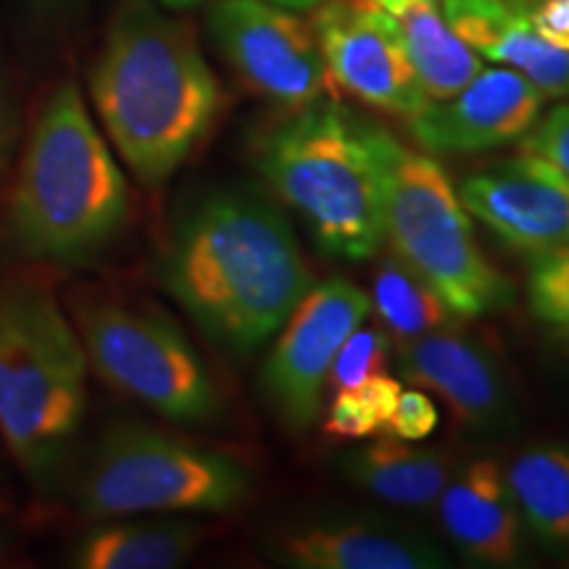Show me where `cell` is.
Here are the masks:
<instances>
[{"mask_svg":"<svg viewBox=\"0 0 569 569\" xmlns=\"http://www.w3.org/2000/svg\"><path fill=\"white\" fill-rule=\"evenodd\" d=\"M159 280L238 359L259 351L315 284L288 219L251 190H211L169 232Z\"/></svg>","mask_w":569,"mask_h":569,"instance_id":"cell-1","label":"cell"},{"mask_svg":"<svg viewBox=\"0 0 569 569\" xmlns=\"http://www.w3.org/2000/svg\"><path fill=\"white\" fill-rule=\"evenodd\" d=\"M111 146L146 188H161L211 132L222 88L196 32L156 0H127L90 71Z\"/></svg>","mask_w":569,"mask_h":569,"instance_id":"cell-2","label":"cell"},{"mask_svg":"<svg viewBox=\"0 0 569 569\" xmlns=\"http://www.w3.org/2000/svg\"><path fill=\"white\" fill-rule=\"evenodd\" d=\"M130 206L127 177L77 82L56 84L34 117L6 201V246L42 264H84L124 232Z\"/></svg>","mask_w":569,"mask_h":569,"instance_id":"cell-3","label":"cell"},{"mask_svg":"<svg viewBox=\"0 0 569 569\" xmlns=\"http://www.w3.org/2000/svg\"><path fill=\"white\" fill-rule=\"evenodd\" d=\"M88 356L46 280L0 277V438L48 493L67 469L88 409Z\"/></svg>","mask_w":569,"mask_h":569,"instance_id":"cell-4","label":"cell"},{"mask_svg":"<svg viewBox=\"0 0 569 569\" xmlns=\"http://www.w3.org/2000/svg\"><path fill=\"white\" fill-rule=\"evenodd\" d=\"M367 119L332 98L288 111L251 138V163L325 253L365 261L382 248Z\"/></svg>","mask_w":569,"mask_h":569,"instance_id":"cell-5","label":"cell"},{"mask_svg":"<svg viewBox=\"0 0 569 569\" xmlns=\"http://www.w3.org/2000/svg\"><path fill=\"white\" fill-rule=\"evenodd\" d=\"M367 134L380 188L382 243L457 319L507 309L515 288L482 253L472 217L440 161L403 146L375 122L367 124Z\"/></svg>","mask_w":569,"mask_h":569,"instance_id":"cell-6","label":"cell"},{"mask_svg":"<svg viewBox=\"0 0 569 569\" xmlns=\"http://www.w3.org/2000/svg\"><path fill=\"white\" fill-rule=\"evenodd\" d=\"M251 472L219 448L153 427H113L92 448L74 498L84 517L219 515L246 501Z\"/></svg>","mask_w":569,"mask_h":569,"instance_id":"cell-7","label":"cell"},{"mask_svg":"<svg viewBox=\"0 0 569 569\" xmlns=\"http://www.w3.org/2000/svg\"><path fill=\"white\" fill-rule=\"evenodd\" d=\"M88 365L119 393L177 425H211L222 393L188 336L151 306L88 296L71 306Z\"/></svg>","mask_w":569,"mask_h":569,"instance_id":"cell-8","label":"cell"},{"mask_svg":"<svg viewBox=\"0 0 569 569\" xmlns=\"http://www.w3.org/2000/svg\"><path fill=\"white\" fill-rule=\"evenodd\" d=\"M209 32L238 80L284 111L332 90L309 21L272 0H213Z\"/></svg>","mask_w":569,"mask_h":569,"instance_id":"cell-9","label":"cell"},{"mask_svg":"<svg viewBox=\"0 0 569 569\" xmlns=\"http://www.w3.org/2000/svg\"><path fill=\"white\" fill-rule=\"evenodd\" d=\"M372 301L359 284L332 277L311 284L290 317L261 369V390L277 419L306 432L322 411L325 382L346 338L365 322Z\"/></svg>","mask_w":569,"mask_h":569,"instance_id":"cell-10","label":"cell"},{"mask_svg":"<svg viewBox=\"0 0 569 569\" xmlns=\"http://www.w3.org/2000/svg\"><path fill=\"white\" fill-rule=\"evenodd\" d=\"M309 24L332 88L403 119L430 103L398 38L393 13L372 0H325L311 9Z\"/></svg>","mask_w":569,"mask_h":569,"instance_id":"cell-11","label":"cell"},{"mask_svg":"<svg viewBox=\"0 0 569 569\" xmlns=\"http://www.w3.org/2000/svg\"><path fill=\"white\" fill-rule=\"evenodd\" d=\"M457 193L478 222L519 253L569 248V177L538 156L519 153L467 174Z\"/></svg>","mask_w":569,"mask_h":569,"instance_id":"cell-12","label":"cell"},{"mask_svg":"<svg viewBox=\"0 0 569 569\" xmlns=\"http://www.w3.org/2000/svg\"><path fill=\"white\" fill-rule=\"evenodd\" d=\"M396 369L409 386L438 396L467 432L496 436L515 419L509 382L493 353L453 325L398 343Z\"/></svg>","mask_w":569,"mask_h":569,"instance_id":"cell-13","label":"cell"},{"mask_svg":"<svg viewBox=\"0 0 569 569\" xmlns=\"http://www.w3.org/2000/svg\"><path fill=\"white\" fill-rule=\"evenodd\" d=\"M546 96L509 67L480 74L448 101H430L407 119L425 153H482L515 146L543 113Z\"/></svg>","mask_w":569,"mask_h":569,"instance_id":"cell-14","label":"cell"},{"mask_svg":"<svg viewBox=\"0 0 569 569\" xmlns=\"http://www.w3.org/2000/svg\"><path fill=\"white\" fill-rule=\"evenodd\" d=\"M440 528L461 557L480 567H515L522 559V517L503 469L472 459L451 475L438 501Z\"/></svg>","mask_w":569,"mask_h":569,"instance_id":"cell-15","label":"cell"},{"mask_svg":"<svg viewBox=\"0 0 569 569\" xmlns=\"http://www.w3.org/2000/svg\"><path fill=\"white\" fill-rule=\"evenodd\" d=\"M440 11L482 59L519 71L546 98H569V51L536 30L530 0H443Z\"/></svg>","mask_w":569,"mask_h":569,"instance_id":"cell-16","label":"cell"},{"mask_svg":"<svg viewBox=\"0 0 569 569\" xmlns=\"http://www.w3.org/2000/svg\"><path fill=\"white\" fill-rule=\"evenodd\" d=\"M274 559L296 569H440L446 551L417 532L377 522H317L277 538Z\"/></svg>","mask_w":569,"mask_h":569,"instance_id":"cell-17","label":"cell"},{"mask_svg":"<svg viewBox=\"0 0 569 569\" xmlns=\"http://www.w3.org/2000/svg\"><path fill=\"white\" fill-rule=\"evenodd\" d=\"M203 528L188 519H101L71 543L80 569H174L193 557Z\"/></svg>","mask_w":569,"mask_h":569,"instance_id":"cell-18","label":"cell"},{"mask_svg":"<svg viewBox=\"0 0 569 569\" xmlns=\"http://www.w3.org/2000/svg\"><path fill=\"white\" fill-rule=\"evenodd\" d=\"M340 469L353 486L407 509L432 507L453 475L451 459L443 453L411 446V440L390 432L351 448Z\"/></svg>","mask_w":569,"mask_h":569,"instance_id":"cell-19","label":"cell"},{"mask_svg":"<svg viewBox=\"0 0 569 569\" xmlns=\"http://www.w3.org/2000/svg\"><path fill=\"white\" fill-rule=\"evenodd\" d=\"M393 21L427 101H448L480 74L482 56L453 32L436 0L393 11Z\"/></svg>","mask_w":569,"mask_h":569,"instance_id":"cell-20","label":"cell"},{"mask_svg":"<svg viewBox=\"0 0 569 569\" xmlns=\"http://www.w3.org/2000/svg\"><path fill=\"white\" fill-rule=\"evenodd\" d=\"M525 530L549 549L569 546V446L525 448L503 472Z\"/></svg>","mask_w":569,"mask_h":569,"instance_id":"cell-21","label":"cell"},{"mask_svg":"<svg viewBox=\"0 0 569 569\" xmlns=\"http://www.w3.org/2000/svg\"><path fill=\"white\" fill-rule=\"evenodd\" d=\"M369 301H372L382 330L390 332L398 343L440 330L457 319L440 301L436 290L425 280H419L396 256H388L377 267Z\"/></svg>","mask_w":569,"mask_h":569,"instance_id":"cell-22","label":"cell"},{"mask_svg":"<svg viewBox=\"0 0 569 569\" xmlns=\"http://www.w3.org/2000/svg\"><path fill=\"white\" fill-rule=\"evenodd\" d=\"M390 340L382 327H356L327 372L325 393L336 396L343 390H359L369 377L386 372Z\"/></svg>","mask_w":569,"mask_h":569,"instance_id":"cell-23","label":"cell"},{"mask_svg":"<svg viewBox=\"0 0 569 569\" xmlns=\"http://www.w3.org/2000/svg\"><path fill=\"white\" fill-rule=\"evenodd\" d=\"M528 303L540 322L569 325V248L532 256Z\"/></svg>","mask_w":569,"mask_h":569,"instance_id":"cell-24","label":"cell"},{"mask_svg":"<svg viewBox=\"0 0 569 569\" xmlns=\"http://www.w3.org/2000/svg\"><path fill=\"white\" fill-rule=\"evenodd\" d=\"M517 146L519 153L538 156L569 177V103H559L549 113H540L536 127Z\"/></svg>","mask_w":569,"mask_h":569,"instance_id":"cell-25","label":"cell"},{"mask_svg":"<svg viewBox=\"0 0 569 569\" xmlns=\"http://www.w3.org/2000/svg\"><path fill=\"white\" fill-rule=\"evenodd\" d=\"M438 422H440V415H438L436 401H432V396L419 388H409V390H401V398H398L386 430L390 436L419 443V440L430 438L432 432H436Z\"/></svg>","mask_w":569,"mask_h":569,"instance_id":"cell-26","label":"cell"},{"mask_svg":"<svg viewBox=\"0 0 569 569\" xmlns=\"http://www.w3.org/2000/svg\"><path fill=\"white\" fill-rule=\"evenodd\" d=\"M382 427L367 409L359 390H343L332 396L325 417V432L336 440H367L375 438Z\"/></svg>","mask_w":569,"mask_h":569,"instance_id":"cell-27","label":"cell"},{"mask_svg":"<svg viewBox=\"0 0 569 569\" xmlns=\"http://www.w3.org/2000/svg\"><path fill=\"white\" fill-rule=\"evenodd\" d=\"M401 382L396 377H388L386 372L369 377L365 386L359 388V396L365 398L367 409L372 411V417L380 422L382 430H386L390 415H393L398 398H401Z\"/></svg>","mask_w":569,"mask_h":569,"instance_id":"cell-28","label":"cell"},{"mask_svg":"<svg viewBox=\"0 0 569 569\" xmlns=\"http://www.w3.org/2000/svg\"><path fill=\"white\" fill-rule=\"evenodd\" d=\"M13 151V119L9 109V98H6L3 80H0V188H3L6 174H9V163Z\"/></svg>","mask_w":569,"mask_h":569,"instance_id":"cell-29","label":"cell"},{"mask_svg":"<svg viewBox=\"0 0 569 569\" xmlns=\"http://www.w3.org/2000/svg\"><path fill=\"white\" fill-rule=\"evenodd\" d=\"M34 3H38V9H42V13H63L71 9L77 0H34Z\"/></svg>","mask_w":569,"mask_h":569,"instance_id":"cell-30","label":"cell"},{"mask_svg":"<svg viewBox=\"0 0 569 569\" xmlns=\"http://www.w3.org/2000/svg\"><path fill=\"white\" fill-rule=\"evenodd\" d=\"M272 3L282 6V9H290V11H311V9H317L319 3H325V0H272Z\"/></svg>","mask_w":569,"mask_h":569,"instance_id":"cell-31","label":"cell"},{"mask_svg":"<svg viewBox=\"0 0 569 569\" xmlns=\"http://www.w3.org/2000/svg\"><path fill=\"white\" fill-rule=\"evenodd\" d=\"M156 3H159L161 9H169V11H188V9H196V6H201V3H209V0H156Z\"/></svg>","mask_w":569,"mask_h":569,"instance_id":"cell-32","label":"cell"},{"mask_svg":"<svg viewBox=\"0 0 569 569\" xmlns=\"http://www.w3.org/2000/svg\"><path fill=\"white\" fill-rule=\"evenodd\" d=\"M372 3H377L380 6V9H386V11H401V9H407V6H415V3H425V0H372Z\"/></svg>","mask_w":569,"mask_h":569,"instance_id":"cell-33","label":"cell"},{"mask_svg":"<svg viewBox=\"0 0 569 569\" xmlns=\"http://www.w3.org/2000/svg\"><path fill=\"white\" fill-rule=\"evenodd\" d=\"M559 343L569 353V325H561L559 327Z\"/></svg>","mask_w":569,"mask_h":569,"instance_id":"cell-34","label":"cell"}]
</instances>
